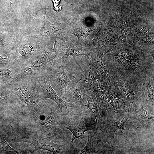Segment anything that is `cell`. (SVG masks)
I'll return each instance as SVG.
<instances>
[{
	"label": "cell",
	"mask_w": 154,
	"mask_h": 154,
	"mask_svg": "<svg viewBox=\"0 0 154 154\" xmlns=\"http://www.w3.org/2000/svg\"><path fill=\"white\" fill-rule=\"evenodd\" d=\"M68 87L69 88L67 91H68L70 97L82 105L86 94L84 87L76 78L71 81Z\"/></svg>",
	"instance_id": "8"
},
{
	"label": "cell",
	"mask_w": 154,
	"mask_h": 154,
	"mask_svg": "<svg viewBox=\"0 0 154 154\" xmlns=\"http://www.w3.org/2000/svg\"><path fill=\"white\" fill-rule=\"evenodd\" d=\"M88 139L87 144L81 150L80 154H92L94 151L92 147V136L88 133Z\"/></svg>",
	"instance_id": "18"
},
{
	"label": "cell",
	"mask_w": 154,
	"mask_h": 154,
	"mask_svg": "<svg viewBox=\"0 0 154 154\" xmlns=\"http://www.w3.org/2000/svg\"><path fill=\"white\" fill-rule=\"evenodd\" d=\"M60 59L64 60L70 55L73 56L85 55L89 58L88 55L84 52L81 48L72 43L65 42L63 44L60 46Z\"/></svg>",
	"instance_id": "10"
},
{
	"label": "cell",
	"mask_w": 154,
	"mask_h": 154,
	"mask_svg": "<svg viewBox=\"0 0 154 154\" xmlns=\"http://www.w3.org/2000/svg\"><path fill=\"white\" fill-rule=\"evenodd\" d=\"M150 78L146 76L145 78L143 84L142 90L145 93L146 97L154 104V90L150 82Z\"/></svg>",
	"instance_id": "14"
},
{
	"label": "cell",
	"mask_w": 154,
	"mask_h": 154,
	"mask_svg": "<svg viewBox=\"0 0 154 154\" xmlns=\"http://www.w3.org/2000/svg\"><path fill=\"white\" fill-rule=\"evenodd\" d=\"M94 29L85 27L77 28L72 32V33L76 35L79 40L83 41L90 33Z\"/></svg>",
	"instance_id": "17"
},
{
	"label": "cell",
	"mask_w": 154,
	"mask_h": 154,
	"mask_svg": "<svg viewBox=\"0 0 154 154\" xmlns=\"http://www.w3.org/2000/svg\"><path fill=\"white\" fill-rule=\"evenodd\" d=\"M86 98L87 101V104L85 105L87 107L94 115L96 119L97 129L99 128V112L98 103L99 102L97 100L95 96H91L86 94Z\"/></svg>",
	"instance_id": "13"
},
{
	"label": "cell",
	"mask_w": 154,
	"mask_h": 154,
	"mask_svg": "<svg viewBox=\"0 0 154 154\" xmlns=\"http://www.w3.org/2000/svg\"><path fill=\"white\" fill-rule=\"evenodd\" d=\"M34 48L31 46H20L19 49V52L23 57H25L31 54Z\"/></svg>",
	"instance_id": "19"
},
{
	"label": "cell",
	"mask_w": 154,
	"mask_h": 154,
	"mask_svg": "<svg viewBox=\"0 0 154 154\" xmlns=\"http://www.w3.org/2000/svg\"><path fill=\"white\" fill-rule=\"evenodd\" d=\"M38 80L45 97L53 100L61 111L63 108L71 106V104L62 99L56 94L51 85L50 78L46 74L38 77Z\"/></svg>",
	"instance_id": "5"
},
{
	"label": "cell",
	"mask_w": 154,
	"mask_h": 154,
	"mask_svg": "<svg viewBox=\"0 0 154 154\" xmlns=\"http://www.w3.org/2000/svg\"><path fill=\"white\" fill-rule=\"evenodd\" d=\"M139 114L142 117L148 119H151L154 118L153 114L144 109L143 108L139 112Z\"/></svg>",
	"instance_id": "21"
},
{
	"label": "cell",
	"mask_w": 154,
	"mask_h": 154,
	"mask_svg": "<svg viewBox=\"0 0 154 154\" xmlns=\"http://www.w3.org/2000/svg\"><path fill=\"white\" fill-rule=\"evenodd\" d=\"M110 51L106 48L98 46L91 55H89L88 58L90 61L89 66H92L98 70L102 79L108 82L110 80L108 69L106 64L104 65L102 59L104 55Z\"/></svg>",
	"instance_id": "4"
},
{
	"label": "cell",
	"mask_w": 154,
	"mask_h": 154,
	"mask_svg": "<svg viewBox=\"0 0 154 154\" xmlns=\"http://www.w3.org/2000/svg\"><path fill=\"white\" fill-rule=\"evenodd\" d=\"M17 92L19 98L25 104L28 106L31 104V95L27 88H18L17 89Z\"/></svg>",
	"instance_id": "15"
},
{
	"label": "cell",
	"mask_w": 154,
	"mask_h": 154,
	"mask_svg": "<svg viewBox=\"0 0 154 154\" xmlns=\"http://www.w3.org/2000/svg\"><path fill=\"white\" fill-rule=\"evenodd\" d=\"M22 141L33 145L35 147L34 151L37 150L42 149L48 151L55 154H63L65 153L64 151L60 145L52 141L27 139L23 140Z\"/></svg>",
	"instance_id": "7"
},
{
	"label": "cell",
	"mask_w": 154,
	"mask_h": 154,
	"mask_svg": "<svg viewBox=\"0 0 154 154\" xmlns=\"http://www.w3.org/2000/svg\"><path fill=\"white\" fill-rule=\"evenodd\" d=\"M88 123L82 122L79 124L69 125L65 127L72 133V138L71 142L75 139L84 136V133L88 130L92 129L91 125H88Z\"/></svg>",
	"instance_id": "12"
},
{
	"label": "cell",
	"mask_w": 154,
	"mask_h": 154,
	"mask_svg": "<svg viewBox=\"0 0 154 154\" xmlns=\"http://www.w3.org/2000/svg\"><path fill=\"white\" fill-rule=\"evenodd\" d=\"M54 49L50 48L39 56L31 64L24 69L26 73H29L40 70L44 68L50 60V59Z\"/></svg>",
	"instance_id": "9"
},
{
	"label": "cell",
	"mask_w": 154,
	"mask_h": 154,
	"mask_svg": "<svg viewBox=\"0 0 154 154\" xmlns=\"http://www.w3.org/2000/svg\"><path fill=\"white\" fill-rule=\"evenodd\" d=\"M84 71H76L74 76L85 89L90 90L94 84L102 78L94 67L89 66Z\"/></svg>",
	"instance_id": "6"
},
{
	"label": "cell",
	"mask_w": 154,
	"mask_h": 154,
	"mask_svg": "<svg viewBox=\"0 0 154 154\" xmlns=\"http://www.w3.org/2000/svg\"><path fill=\"white\" fill-rule=\"evenodd\" d=\"M44 122L45 125L46 127L51 126L53 125L55 122V119L52 116H49L46 118Z\"/></svg>",
	"instance_id": "23"
},
{
	"label": "cell",
	"mask_w": 154,
	"mask_h": 154,
	"mask_svg": "<svg viewBox=\"0 0 154 154\" xmlns=\"http://www.w3.org/2000/svg\"><path fill=\"white\" fill-rule=\"evenodd\" d=\"M72 1H73V0H72Z\"/></svg>",
	"instance_id": "26"
},
{
	"label": "cell",
	"mask_w": 154,
	"mask_h": 154,
	"mask_svg": "<svg viewBox=\"0 0 154 154\" xmlns=\"http://www.w3.org/2000/svg\"><path fill=\"white\" fill-rule=\"evenodd\" d=\"M108 82L102 78L94 84L90 90L94 93L99 102L103 103L104 100L105 94L109 88Z\"/></svg>",
	"instance_id": "11"
},
{
	"label": "cell",
	"mask_w": 154,
	"mask_h": 154,
	"mask_svg": "<svg viewBox=\"0 0 154 154\" xmlns=\"http://www.w3.org/2000/svg\"><path fill=\"white\" fill-rule=\"evenodd\" d=\"M55 67L53 79L56 88L61 93L67 95L68 86L74 77L64 60L60 59Z\"/></svg>",
	"instance_id": "3"
},
{
	"label": "cell",
	"mask_w": 154,
	"mask_h": 154,
	"mask_svg": "<svg viewBox=\"0 0 154 154\" xmlns=\"http://www.w3.org/2000/svg\"><path fill=\"white\" fill-rule=\"evenodd\" d=\"M3 44V42L2 39L0 38V46H2Z\"/></svg>",
	"instance_id": "25"
},
{
	"label": "cell",
	"mask_w": 154,
	"mask_h": 154,
	"mask_svg": "<svg viewBox=\"0 0 154 154\" xmlns=\"http://www.w3.org/2000/svg\"><path fill=\"white\" fill-rule=\"evenodd\" d=\"M12 76V72L10 70L6 68H0V77L9 78Z\"/></svg>",
	"instance_id": "22"
},
{
	"label": "cell",
	"mask_w": 154,
	"mask_h": 154,
	"mask_svg": "<svg viewBox=\"0 0 154 154\" xmlns=\"http://www.w3.org/2000/svg\"><path fill=\"white\" fill-rule=\"evenodd\" d=\"M9 58L5 54L0 53V63L5 64L9 62Z\"/></svg>",
	"instance_id": "24"
},
{
	"label": "cell",
	"mask_w": 154,
	"mask_h": 154,
	"mask_svg": "<svg viewBox=\"0 0 154 154\" xmlns=\"http://www.w3.org/2000/svg\"><path fill=\"white\" fill-rule=\"evenodd\" d=\"M127 119L125 120L123 117L119 118L116 123L114 133L118 129H121L124 131L125 130L124 127V124Z\"/></svg>",
	"instance_id": "20"
},
{
	"label": "cell",
	"mask_w": 154,
	"mask_h": 154,
	"mask_svg": "<svg viewBox=\"0 0 154 154\" xmlns=\"http://www.w3.org/2000/svg\"><path fill=\"white\" fill-rule=\"evenodd\" d=\"M119 28L121 42L123 43H127L126 40V38L127 34L129 33V25L127 22L123 21L121 19L120 20L119 22H118Z\"/></svg>",
	"instance_id": "16"
},
{
	"label": "cell",
	"mask_w": 154,
	"mask_h": 154,
	"mask_svg": "<svg viewBox=\"0 0 154 154\" xmlns=\"http://www.w3.org/2000/svg\"><path fill=\"white\" fill-rule=\"evenodd\" d=\"M110 54L112 60L107 65L108 73L126 75L143 73L153 78L154 63L148 62L146 57L136 47L127 43L117 46Z\"/></svg>",
	"instance_id": "1"
},
{
	"label": "cell",
	"mask_w": 154,
	"mask_h": 154,
	"mask_svg": "<svg viewBox=\"0 0 154 154\" xmlns=\"http://www.w3.org/2000/svg\"><path fill=\"white\" fill-rule=\"evenodd\" d=\"M143 73L126 75H113L110 80L114 82L125 94L128 100L135 104L138 99L139 89L141 88L145 78Z\"/></svg>",
	"instance_id": "2"
}]
</instances>
